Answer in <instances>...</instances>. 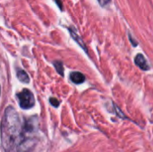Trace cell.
Masks as SVG:
<instances>
[{
  "label": "cell",
  "mask_w": 153,
  "mask_h": 152,
  "mask_svg": "<svg viewBox=\"0 0 153 152\" xmlns=\"http://www.w3.org/2000/svg\"><path fill=\"white\" fill-rule=\"evenodd\" d=\"M22 127L17 112L8 107L5 109L1 130L2 146L5 152H18L22 142Z\"/></svg>",
  "instance_id": "1"
},
{
  "label": "cell",
  "mask_w": 153,
  "mask_h": 152,
  "mask_svg": "<svg viewBox=\"0 0 153 152\" xmlns=\"http://www.w3.org/2000/svg\"><path fill=\"white\" fill-rule=\"evenodd\" d=\"M17 97L20 107L23 109H29L35 105L34 96L31 93V91L27 89H24L21 92H19Z\"/></svg>",
  "instance_id": "2"
},
{
  "label": "cell",
  "mask_w": 153,
  "mask_h": 152,
  "mask_svg": "<svg viewBox=\"0 0 153 152\" xmlns=\"http://www.w3.org/2000/svg\"><path fill=\"white\" fill-rule=\"evenodd\" d=\"M135 64L138 65L139 68H141L143 71H148L150 70V66L149 64L147 62V60L145 59V57L142 55V54H138L135 56V60H134Z\"/></svg>",
  "instance_id": "3"
},
{
  "label": "cell",
  "mask_w": 153,
  "mask_h": 152,
  "mask_svg": "<svg viewBox=\"0 0 153 152\" xmlns=\"http://www.w3.org/2000/svg\"><path fill=\"white\" fill-rule=\"evenodd\" d=\"M70 79L71 81L75 83V84H80L82 83L85 81V77L82 73L79 72H74L70 74Z\"/></svg>",
  "instance_id": "4"
},
{
  "label": "cell",
  "mask_w": 153,
  "mask_h": 152,
  "mask_svg": "<svg viewBox=\"0 0 153 152\" xmlns=\"http://www.w3.org/2000/svg\"><path fill=\"white\" fill-rule=\"evenodd\" d=\"M17 78L23 83H29V82H30V78H29L28 74L23 70L17 71Z\"/></svg>",
  "instance_id": "5"
},
{
  "label": "cell",
  "mask_w": 153,
  "mask_h": 152,
  "mask_svg": "<svg viewBox=\"0 0 153 152\" xmlns=\"http://www.w3.org/2000/svg\"><path fill=\"white\" fill-rule=\"evenodd\" d=\"M69 30H70V33H71L72 37L74 38V39L75 41H77V42L79 43V45H80V46H81V47H82L84 49V50H87V49H86V47L84 46V44H83L82 40V39L79 38V36H78V35H77V34H76V33H75V32H74V31L72 29H70Z\"/></svg>",
  "instance_id": "6"
},
{
  "label": "cell",
  "mask_w": 153,
  "mask_h": 152,
  "mask_svg": "<svg viewBox=\"0 0 153 152\" xmlns=\"http://www.w3.org/2000/svg\"><path fill=\"white\" fill-rule=\"evenodd\" d=\"M54 65H55V67H56V69L57 73H58L60 75H63L64 69H63V65H62V63H61V62H59V61H57V62H55V63H54Z\"/></svg>",
  "instance_id": "7"
},
{
  "label": "cell",
  "mask_w": 153,
  "mask_h": 152,
  "mask_svg": "<svg viewBox=\"0 0 153 152\" xmlns=\"http://www.w3.org/2000/svg\"><path fill=\"white\" fill-rule=\"evenodd\" d=\"M49 101H50V103L52 104V106H54L55 108H57V107L59 106V101H58L56 99L51 98V99H49Z\"/></svg>",
  "instance_id": "8"
},
{
  "label": "cell",
  "mask_w": 153,
  "mask_h": 152,
  "mask_svg": "<svg viewBox=\"0 0 153 152\" xmlns=\"http://www.w3.org/2000/svg\"><path fill=\"white\" fill-rule=\"evenodd\" d=\"M98 1H99L100 4L101 6H106V5L108 4L109 2H110V0H98Z\"/></svg>",
  "instance_id": "9"
},
{
  "label": "cell",
  "mask_w": 153,
  "mask_h": 152,
  "mask_svg": "<svg viewBox=\"0 0 153 152\" xmlns=\"http://www.w3.org/2000/svg\"><path fill=\"white\" fill-rule=\"evenodd\" d=\"M129 38H130V40H131V42L133 43V45H134V46H137V42H135V41L132 39L131 35H129Z\"/></svg>",
  "instance_id": "10"
}]
</instances>
